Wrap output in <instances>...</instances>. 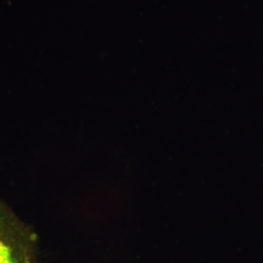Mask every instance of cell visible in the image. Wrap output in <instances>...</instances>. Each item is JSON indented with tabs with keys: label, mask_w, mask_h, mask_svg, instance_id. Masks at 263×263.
<instances>
[{
	"label": "cell",
	"mask_w": 263,
	"mask_h": 263,
	"mask_svg": "<svg viewBox=\"0 0 263 263\" xmlns=\"http://www.w3.org/2000/svg\"><path fill=\"white\" fill-rule=\"evenodd\" d=\"M38 236L0 199V263H38Z\"/></svg>",
	"instance_id": "obj_1"
}]
</instances>
